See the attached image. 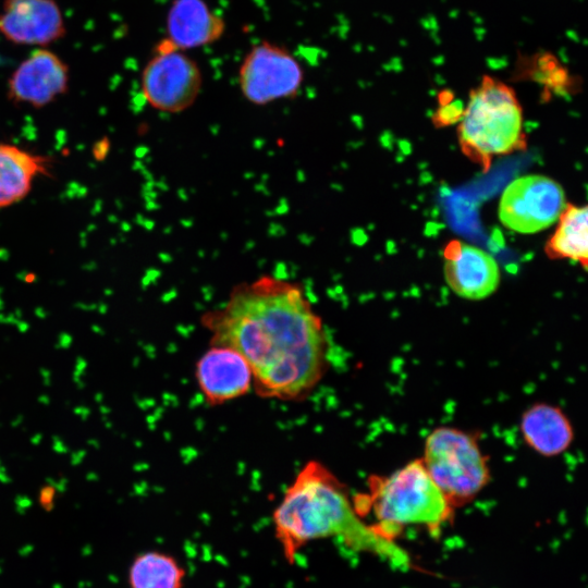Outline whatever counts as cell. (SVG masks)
Wrapping results in <instances>:
<instances>
[{"mask_svg": "<svg viewBox=\"0 0 588 588\" xmlns=\"http://www.w3.org/2000/svg\"><path fill=\"white\" fill-rule=\"evenodd\" d=\"M201 323L211 345L231 347L246 359L261 397L301 401L327 371L322 321L294 283L266 275L240 284Z\"/></svg>", "mask_w": 588, "mask_h": 588, "instance_id": "obj_1", "label": "cell"}, {"mask_svg": "<svg viewBox=\"0 0 588 588\" xmlns=\"http://www.w3.org/2000/svg\"><path fill=\"white\" fill-rule=\"evenodd\" d=\"M273 526L290 563L309 542L339 537L354 549L381 556L392 566L409 565L408 556L393 540L362 520L345 486L318 461L307 462L289 486L273 512Z\"/></svg>", "mask_w": 588, "mask_h": 588, "instance_id": "obj_2", "label": "cell"}, {"mask_svg": "<svg viewBox=\"0 0 588 588\" xmlns=\"http://www.w3.org/2000/svg\"><path fill=\"white\" fill-rule=\"evenodd\" d=\"M353 505L360 517L370 512L376 520L371 527L391 540L407 526L438 529L453 513L420 458L390 475L370 477L368 490L356 495Z\"/></svg>", "mask_w": 588, "mask_h": 588, "instance_id": "obj_3", "label": "cell"}, {"mask_svg": "<svg viewBox=\"0 0 588 588\" xmlns=\"http://www.w3.org/2000/svg\"><path fill=\"white\" fill-rule=\"evenodd\" d=\"M458 122L461 150L483 172L495 157L526 149L523 108L515 90L497 77H481Z\"/></svg>", "mask_w": 588, "mask_h": 588, "instance_id": "obj_4", "label": "cell"}, {"mask_svg": "<svg viewBox=\"0 0 588 588\" xmlns=\"http://www.w3.org/2000/svg\"><path fill=\"white\" fill-rule=\"evenodd\" d=\"M420 460L453 507L471 501L490 480L477 438L458 428H434L425 440Z\"/></svg>", "mask_w": 588, "mask_h": 588, "instance_id": "obj_5", "label": "cell"}, {"mask_svg": "<svg viewBox=\"0 0 588 588\" xmlns=\"http://www.w3.org/2000/svg\"><path fill=\"white\" fill-rule=\"evenodd\" d=\"M203 87L198 63L169 39L159 41L140 73V90L154 109L180 113L194 105Z\"/></svg>", "mask_w": 588, "mask_h": 588, "instance_id": "obj_6", "label": "cell"}, {"mask_svg": "<svg viewBox=\"0 0 588 588\" xmlns=\"http://www.w3.org/2000/svg\"><path fill=\"white\" fill-rule=\"evenodd\" d=\"M237 82L248 102L265 106L297 96L304 83V70L286 47L262 40L244 56Z\"/></svg>", "mask_w": 588, "mask_h": 588, "instance_id": "obj_7", "label": "cell"}, {"mask_svg": "<svg viewBox=\"0 0 588 588\" xmlns=\"http://www.w3.org/2000/svg\"><path fill=\"white\" fill-rule=\"evenodd\" d=\"M566 204L564 189L556 181L541 174L524 175L503 191L499 219L506 229L534 234L558 222Z\"/></svg>", "mask_w": 588, "mask_h": 588, "instance_id": "obj_8", "label": "cell"}, {"mask_svg": "<svg viewBox=\"0 0 588 588\" xmlns=\"http://www.w3.org/2000/svg\"><path fill=\"white\" fill-rule=\"evenodd\" d=\"M70 68L56 52L35 48L12 71L7 96L15 105L41 109L68 93Z\"/></svg>", "mask_w": 588, "mask_h": 588, "instance_id": "obj_9", "label": "cell"}, {"mask_svg": "<svg viewBox=\"0 0 588 588\" xmlns=\"http://www.w3.org/2000/svg\"><path fill=\"white\" fill-rule=\"evenodd\" d=\"M0 34L16 46L47 48L65 36L66 26L56 0H3Z\"/></svg>", "mask_w": 588, "mask_h": 588, "instance_id": "obj_10", "label": "cell"}, {"mask_svg": "<svg viewBox=\"0 0 588 588\" xmlns=\"http://www.w3.org/2000/svg\"><path fill=\"white\" fill-rule=\"evenodd\" d=\"M444 278L458 296L479 301L493 294L500 284V269L487 252L454 240L444 252Z\"/></svg>", "mask_w": 588, "mask_h": 588, "instance_id": "obj_11", "label": "cell"}, {"mask_svg": "<svg viewBox=\"0 0 588 588\" xmlns=\"http://www.w3.org/2000/svg\"><path fill=\"white\" fill-rule=\"evenodd\" d=\"M195 377L210 406L243 396L253 385V373L246 359L235 350L221 345H211L198 359Z\"/></svg>", "mask_w": 588, "mask_h": 588, "instance_id": "obj_12", "label": "cell"}, {"mask_svg": "<svg viewBox=\"0 0 588 588\" xmlns=\"http://www.w3.org/2000/svg\"><path fill=\"white\" fill-rule=\"evenodd\" d=\"M166 29V38L186 51L218 41L225 32V22L205 0H173L167 12Z\"/></svg>", "mask_w": 588, "mask_h": 588, "instance_id": "obj_13", "label": "cell"}, {"mask_svg": "<svg viewBox=\"0 0 588 588\" xmlns=\"http://www.w3.org/2000/svg\"><path fill=\"white\" fill-rule=\"evenodd\" d=\"M519 430L526 444L543 456L564 453L574 440V429L565 413L548 403H535L522 415Z\"/></svg>", "mask_w": 588, "mask_h": 588, "instance_id": "obj_14", "label": "cell"}, {"mask_svg": "<svg viewBox=\"0 0 588 588\" xmlns=\"http://www.w3.org/2000/svg\"><path fill=\"white\" fill-rule=\"evenodd\" d=\"M46 157L20 146L0 143V209L22 201L35 181L49 171Z\"/></svg>", "mask_w": 588, "mask_h": 588, "instance_id": "obj_15", "label": "cell"}, {"mask_svg": "<svg viewBox=\"0 0 588 588\" xmlns=\"http://www.w3.org/2000/svg\"><path fill=\"white\" fill-rule=\"evenodd\" d=\"M558 226L544 246L551 259H571L579 262L584 270L588 264V209L566 204L559 217Z\"/></svg>", "mask_w": 588, "mask_h": 588, "instance_id": "obj_16", "label": "cell"}, {"mask_svg": "<svg viewBox=\"0 0 588 588\" xmlns=\"http://www.w3.org/2000/svg\"><path fill=\"white\" fill-rule=\"evenodd\" d=\"M186 573L177 559L150 550L137 554L130 564V588H184Z\"/></svg>", "mask_w": 588, "mask_h": 588, "instance_id": "obj_17", "label": "cell"}, {"mask_svg": "<svg viewBox=\"0 0 588 588\" xmlns=\"http://www.w3.org/2000/svg\"><path fill=\"white\" fill-rule=\"evenodd\" d=\"M530 69L537 73H530L531 77L544 86H550L554 91H566L572 86L571 74L560 61L551 53L535 54L529 60Z\"/></svg>", "mask_w": 588, "mask_h": 588, "instance_id": "obj_18", "label": "cell"}, {"mask_svg": "<svg viewBox=\"0 0 588 588\" xmlns=\"http://www.w3.org/2000/svg\"><path fill=\"white\" fill-rule=\"evenodd\" d=\"M439 97L440 105L432 117V121L437 126H445L458 122L463 114V106L461 101H453L451 91L444 90Z\"/></svg>", "mask_w": 588, "mask_h": 588, "instance_id": "obj_19", "label": "cell"}, {"mask_svg": "<svg viewBox=\"0 0 588 588\" xmlns=\"http://www.w3.org/2000/svg\"><path fill=\"white\" fill-rule=\"evenodd\" d=\"M56 490L51 486H45L39 492V503L49 511L53 506Z\"/></svg>", "mask_w": 588, "mask_h": 588, "instance_id": "obj_20", "label": "cell"}]
</instances>
